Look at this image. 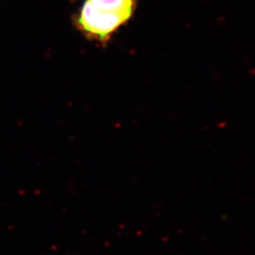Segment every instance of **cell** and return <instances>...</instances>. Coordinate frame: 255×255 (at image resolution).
I'll list each match as a JSON object with an SVG mask.
<instances>
[{
    "instance_id": "cell-1",
    "label": "cell",
    "mask_w": 255,
    "mask_h": 255,
    "mask_svg": "<svg viewBox=\"0 0 255 255\" xmlns=\"http://www.w3.org/2000/svg\"><path fill=\"white\" fill-rule=\"evenodd\" d=\"M137 0H85L78 20L87 36L107 42L134 14Z\"/></svg>"
}]
</instances>
